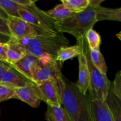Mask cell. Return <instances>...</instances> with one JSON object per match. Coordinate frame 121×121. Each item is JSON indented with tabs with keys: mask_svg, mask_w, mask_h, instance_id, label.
<instances>
[{
	"mask_svg": "<svg viewBox=\"0 0 121 121\" xmlns=\"http://www.w3.org/2000/svg\"><path fill=\"white\" fill-rule=\"evenodd\" d=\"M45 119L46 121H72L67 112L62 106L48 105L45 113Z\"/></svg>",
	"mask_w": 121,
	"mask_h": 121,
	"instance_id": "17",
	"label": "cell"
},
{
	"mask_svg": "<svg viewBox=\"0 0 121 121\" xmlns=\"http://www.w3.org/2000/svg\"><path fill=\"white\" fill-rule=\"evenodd\" d=\"M104 2V0H89V5L93 7L94 8H97V7L100 6L101 3Z\"/></svg>",
	"mask_w": 121,
	"mask_h": 121,
	"instance_id": "28",
	"label": "cell"
},
{
	"mask_svg": "<svg viewBox=\"0 0 121 121\" xmlns=\"http://www.w3.org/2000/svg\"><path fill=\"white\" fill-rule=\"evenodd\" d=\"M6 44L0 43V60L7 61V56H6Z\"/></svg>",
	"mask_w": 121,
	"mask_h": 121,
	"instance_id": "27",
	"label": "cell"
},
{
	"mask_svg": "<svg viewBox=\"0 0 121 121\" xmlns=\"http://www.w3.org/2000/svg\"><path fill=\"white\" fill-rule=\"evenodd\" d=\"M105 101L112 113L115 121H121V100L113 94L111 82Z\"/></svg>",
	"mask_w": 121,
	"mask_h": 121,
	"instance_id": "14",
	"label": "cell"
},
{
	"mask_svg": "<svg viewBox=\"0 0 121 121\" xmlns=\"http://www.w3.org/2000/svg\"><path fill=\"white\" fill-rule=\"evenodd\" d=\"M6 46L7 62L11 65L21 60L27 53L25 47L12 36L9 41L6 43Z\"/></svg>",
	"mask_w": 121,
	"mask_h": 121,
	"instance_id": "11",
	"label": "cell"
},
{
	"mask_svg": "<svg viewBox=\"0 0 121 121\" xmlns=\"http://www.w3.org/2000/svg\"><path fill=\"white\" fill-rule=\"evenodd\" d=\"M33 83L32 80L23 75L12 65L5 72L0 80V83L11 86L15 89L26 87Z\"/></svg>",
	"mask_w": 121,
	"mask_h": 121,
	"instance_id": "9",
	"label": "cell"
},
{
	"mask_svg": "<svg viewBox=\"0 0 121 121\" xmlns=\"http://www.w3.org/2000/svg\"><path fill=\"white\" fill-rule=\"evenodd\" d=\"M90 56L93 65L104 75H106L108 67L105 62L104 56L100 52V50H90Z\"/></svg>",
	"mask_w": 121,
	"mask_h": 121,
	"instance_id": "20",
	"label": "cell"
},
{
	"mask_svg": "<svg viewBox=\"0 0 121 121\" xmlns=\"http://www.w3.org/2000/svg\"><path fill=\"white\" fill-rule=\"evenodd\" d=\"M8 26L11 36L17 40H21L27 37H34L37 35H55L57 34L35 27L26 22L21 18L9 17Z\"/></svg>",
	"mask_w": 121,
	"mask_h": 121,
	"instance_id": "5",
	"label": "cell"
},
{
	"mask_svg": "<svg viewBox=\"0 0 121 121\" xmlns=\"http://www.w3.org/2000/svg\"><path fill=\"white\" fill-rule=\"evenodd\" d=\"M17 40L25 47L27 53L39 60L56 59L59 48L70 44L69 40L61 33L55 35H37Z\"/></svg>",
	"mask_w": 121,
	"mask_h": 121,
	"instance_id": "2",
	"label": "cell"
},
{
	"mask_svg": "<svg viewBox=\"0 0 121 121\" xmlns=\"http://www.w3.org/2000/svg\"><path fill=\"white\" fill-rule=\"evenodd\" d=\"M0 7L9 17L20 18L18 10L21 8V6L14 2L13 0H0Z\"/></svg>",
	"mask_w": 121,
	"mask_h": 121,
	"instance_id": "21",
	"label": "cell"
},
{
	"mask_svg": "<svg viewBox=\"0 0 121 121\" xmlns=\"http://www.w3.org/2000/svg\"><path fill=\"white\" fill-rule=\"evenodd\" d=\"M94 121H115L105 101L91 99Z\"/></svg>",
	"mask_w": 121,
	"mask_h": 121,
	"instance_id": "13",
	"label": "cell"
},
{
	"mask_svg": "<svg viewBox=\"0 0 121 121\" xmlns=\"http://www.w3.org/2000/svg\"><path fill=\"white\" fill-rule=\"evenodd\" d=\"M76 40V44L74 46H65L60 47L57 53L56 60L61 63H63L66 60L78 56L81 52L82 47L80 40L79 39Z\"/></svg>",
	"mask_w": 121,
	"mask_h": 121,
	"instance_id": "15",
	"label": "cell"
},
{
	"mask_svg": "<svg viewBox=\"0 0 121 121\" xmlns=\"http://www.w3.org/2000/svg\"><path fill=\"white\" fill-rule=\"evenodd\" d=\"M45 13L49 17L56 21H59V20L67 18L75 14L67 9L62 4H58L54 8L50 10L45 11Z\"/></svg>",
	"mask_w": 121,
	"mask_h": 121,
	"instance_id": "18",
	"label": "cell"
},
{
	"mask_svg": "<svg viewBox=\"0 0 121 121\" xmlns=\"http://www.w3.org/2000/svg\"><path fill=\"white\" fill-rule=\"evenodd\" d=\"M39 60L36 57L27 53L24 57L12 66L23 75L32 80L33 70Z\"/></svg>",
	"mask_w": 121,
	"mask_h": 121,
	"instance_id": "12",
	"label": "cell"
},
{
	"mask_svg": "<svg viewBox=\"0 0 121 121\" xmlns=\"http://www.w3.org/2000/svg\"><path fill=\"white\" fill-rule=\"evenodd\" d=\"M61 4L74 13L85 11L89 4V0H61Z\"/></svg>",
	"mask_w": 121,
	"mask_h": 121,
	"instance_id": "19",
	"label": "cell"
},
{
	"mask_svg": "<svg viewBox=\"0 0 121 121\" xmlns=\"http://www.w3.org/2000/svg\"><path fill=\"white\" fill-rule=\"evenodd\" d=\"M63 76L52 78L37 85L48 105L61 106Z\"/></svg>",
	"mask_w": 121,
	"mask_h": 121,
	"instance_id": "7",
	"label": "cell"
},
{
	"mask_svg": "<svg viewBox=\"0 0 121 121\" xmlns=\"http://www.w3.org/2000/svg\"><path fill=\"white\" fill-rule=\"evenodd\" d=\"M61 105L72 121H94L89 92L82 93L75 83L64 77Z\"/></svg>",
	"mask_w": 121,
	"mask_h": 121,
	"instance_id": "1",
	"label": "cell"
},
{
	"mask_svg": "<svg viewBox=\"0 0 121 121\" xmlns=\"http://www.w3.org/2000/svg\"><path fill=\"white\" fill-rule=\"evenodd\" d=\"M15 88L0 83V102L11 99H14Z\"/></svg>",
	"mask_w": 121,
	"mask_h": 121,
	"instance_id": "23",
	"label": "cell"
},
{
	"mask_svg": "<svg viewBox=\"0 0 121 121\" xmlns=\"http://www.w3.org/2000/svg\"><path fill=\"white\" fill-rule=\"evenodd\" d=\"M121 32H119V33H118V34H117V36L118 37V39H119V40H121Z\"/></svg>",
	"mask_w": 121,
	"mask_h": 121,
	"instance_id": "31",
	"label": "cell"
},
{
	"mask_svg": "<svg viewBox=\"0 0 121 121\" xmlns=\"http://www.w3.org/2000/svg\"><path fill=\"white\" fill-rule=\"evenodd\" d=\"M79 40H80V39ZM80 44H81V42H80ZM78 60H79V79L77 82L75 83V84L82 93L86 94L88 91L90 78L87 60H86L85 53L83 51L82 47L81 52L78 56Z\"/></svg>",
	"mask_w": 121,
	"mask_h": 121,
	"instance_id": "10",
	"label": "cell"
},
{
	"mask_svg": "<svg viewBox=\"0 0 121 121\" xmlns=\"http://www.w3.org/2000/svg\"><path fill=\"white\" fill-rule=\"evenodd\" d=\"M14 99L24 102L34 108L39 107L41 101L45 102L41 91L34 83L26 87L15 89Z\"/></svg>",
	"mask_w": 121,
	"mask_h": 121,
	"instance_id": "8",
	"label": "cell"
},
{
	"mask_svg": "<svg viewBox=\"0 0 121 121\" xmlns=\"http://www.w3.org/2000/svg\"><path fill=\"white\" fill-rule=\"evenodd\" d=\"M62 66L63 63L54 59L39 60L33 70L32 81L39 85L46 80L60 76L62 75Z\"/></svg>",
	"mask_w": 121,
	"mask_h": 121,
	"instance_id": "6",
	"label": "cell"
},
{
	"mask_svg": "<svg viewBox=\"0 0 121 121\" xmlns=\"http://www.w3.org/2000/svg\"><path fill=\"white\" fill-rule=\"evenodd\" d=\"M85 38L87 40L89 49L99 50L101 43V37L98 32L92 28L86 33Z\"/></svg>",
	"mask_w": 121,
	"mask_h": 121,
	"instance_id": "22",
	"label": "cell"
},
{
	"mask_svg": "<svg viewBox=\"0 0 121 121\" xmlns=\"http://www.w3.org/2000/svg\"><path fill=\"white\" fill-rule=\"evenodd\" d=\"M82 47L86 56L89 72V85L88 92L92 100L105 101L108 93L111 81L107 76L99 72L95 66L90 56V49L85 36L80 38Z\"/></svg>",
	"mask_w": 121,
	"mask_h": 121,
	"instance_id": "4",
	"label": "cell"
},
{
	"mask_svg": "<svg viewBox=\"0 0 121 121\" xmlns=\"http://www.w3.org/2000/svg\"><path fill=\"white\" fill-rule=\"evenodd\" d=\"M113 93L118 99L121 100V72L119 71L116 74L113 82H111Z\"/></svg>",
	"mask_w": 121,
	"mask_h": 121,
	"instance_id": "24",
	"label": "cell"
},
{
	"mask_svg": "<svg viewBox=\"0 0 121 121\" xmlns=\"http://www.w3.org/2000/svg\"><path fill=\"white\" fill-rule=\"evenodd\" d=\"M0 17L5 19V20H8V18H9V16H8V14L1 7H0Z\"/></svg>",
	"mask_w": 121,
	"mask_h": 121,
	"instance_id": "30",
	"label": "cell"
},
{
	"mask_svg": "<svg viewBox=\"0 0 121 121\" xmlns=\"http://www.w3.org/2000/svg\"><path fill=\"white\" fill-rule=\"evenodd\" d=\"M11 66V65L7 61L0 60V80H1L3 74L5 73V72Z\"/></svg>",
	"mask_w": 121,
	"mask_h": 121,
	"instance_id": "26",
	"label": "cell"
},
{
	"mask_svg": "<svg viewBox=\"0 0 121 121\" xmlns=\"http://www.w3.org/2000/svg\"><path fill=\"white\" fill-rule=\"evenodd\" d=\"M11 39L10 36L5 35V34L0 33V43L6 44Z\"/></svg>",
	"mask_w": 121,
	"mask_h": 121,
	"instance_id": "29",
	"label": "cell"
},
{
	"mask_svg": "<svg viewBox=\"0 0 121 121\" xmlns=\"http://www.w3.org/2000/svg\"><path fill=\"white\" fill-rule=\"evenodd\" d=\"M97 22L95 8L89 5L83 12L56 21L54 27L57 33H69L78 40L85 36L86 33L93 28Z\"/></svg>",
	"mask_w": 121,
	"mask_h": 121,
	"instance_id": "3",
	"label": "cell"
},
{
	"mask_svg": "<svg viewBox=\"0 0 121 121\" xmlns=\"http://www.w3.org/2000/svg\"><path fill=\"white\" fill-rule=\"evenodd\" d=\"M97 21L110 20L121 21V8H109L99 7L95 8Z\"/></svg>",
	"mask_w": 121,
	"mask_h": 121,
	"instance_id": "16",
	"label": "cell"
},
{
	"mask_svg": "<svg viewBox=\"0 0 121 121\" xmlns=\"http://www.w3.org/2000/svg\"><path fill=\"white\" fill-rule=\"evenodd\" d=\"M0 33L11 37V34L8 26V20L0 17Z\"/></svg>",
	"mask_w": 121,
	"mask_h": 121,
	"instance_id": "25",
	"label": "cell"
}]
</instances>
